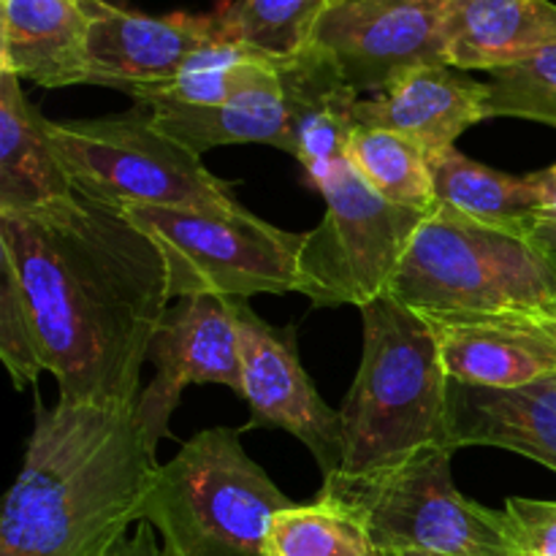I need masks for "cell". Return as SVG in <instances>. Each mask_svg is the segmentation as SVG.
Wrapping results in <instances>:
<instances>
[{
    "label": "cell",
    "instance_id": "36",
    "mask_svg": "<svg viewBox=\"0 0 556 556\" xmlns=\"http://www.w3.org/2000/svg\"><path fill=\"white\" fill-rule=\"evenodd\" d=\"M334 3H337V0H334Z\"/></svg>",
    "mask_w": 556,
    "mask_h": 556
},
{
    "label": "cell",
    "instance_id": "15",
    "mask_svg": "<svg viewBox=\"0 0 556 556\" xmlns=\"http://www.w3.org/2000/svg\"><path fill=\"white\" fill-rule=\"evenodd\" d=\"M353 117L356 125L396 130L438 157L454 150L467 128L489 119V87L454 65H421L375 98H358Z\"/></svg>",
    "mask_w": 556,
    "mask_h": 556
},
{
    "label": "cell",
    "instance_id": "19",
    "mask_svg": "<svg viewBox=\"0 0 556 556\" xmlns=\"http://www.w3.org/2000/svg\"><path fill=\"white\" fill-rule=\"evenodd\" d=\"M291 106L296 157L315 190L345 163V147L356 128L358 92L348 85L320 49L277 65Z\"/></svg>",
    "mask_w": 556,
    "mask_h": 556
},
{
    "label": "cell",
    "instance_id": "7",
    "mask_svg": "<svg viewBox=\"0 0 556 556\" xmlns=\"http://www.w3.org/2000/svg\"><path fill=\"white\" fill-rule=\"evenodd\" d=\"M451 456L429 448L362 481L329 478L324 489L364 516L383 556H521L508 514L456 489Z\"/></svg>",
    "mask_w": 556,
    "mask_h": 556
},
{
    "label": "cell",
    "instance_id": "30",
    "mask_svg": "<svg viewBox=\"0 0 556 556\" xmlns=\"http://www.w3.org/2000/svg\"><path fill=\"white\" fill-rule=\"evenodd\" d=\"M103 556H163L161 538H157L155 527L150 521H139L134 532H128L112 552Z\"/></svg>",
    "mask_w": 556,
    "mask_h": 556
},
{
    "label": "cell",
    "instance_id": "6",
    "mask_svg": "<svg viewBox=\"0 0 556 556\" xmlns=\"http://www.w3.org/2000/svg\"><path fill=\"white\" fill-rule=\"evenodd\" d=\"M49 139L76 193L98 204L228 210L237 206L233 182L215 177L152 119L147 103L92 119H47Z\"/></svg>",
    "mask_w": 556,
    "mask_h": 556
},
{
    "label": "cell",
    "instance_id": "2",
    "mask_svg": "<svg viewBox=\"0 0 556 556\" xmlns=\"http://www.w3.org/2000/svg\"><path fill=\"white\" fill-rule=\"evenodd\" d=\"M134 407H43L0 516V556H103L144 521L157 470Z\"/></svg>",
    "mask_w": 556,
    "mask_h": 556
},
{
    "label": "cell",
    "instance_id": "22",
    "mask_svg": "<svg viewBox=\"0 0 556 556\" xmlns=\"http://www.w3.org/2000/svg\"><path fill=\"white\" fill-rule=\"evenodd\" d=\"M434 204H443L459 215L478 223L503 228H535L538 223V190L532 174L497 172L448 150L432 157Z\"/></svg>",
    "mask_w": 556,
    "mask_h": 556
},
{
    "label": "cell",
    "instance_id": "20",
    "mask_svg": "<svg viewBox=\"0 0 556 556\" xmlns=\"http://www.w3.org/2000/svg\"><path fill=\"white\" fill-rule=\"evenodd\" d=\"M556 43L552 0H448L445 52L459 71H497Z\"/></svg>",
    "mask_w": 556,
    "mask_h": 556
},
{
    "label": "cell",
    "instance_id": "8",
    "mask_svg": "<svg viewBox=\"0 0 556 556\" xmlns=\"http://www.w3.org/2000/svg\"><path fill=\"white\" fill-rule=\"evenodd\" d=\"M161 248L174 299L217 293L250 299L255 293L299 291L304 233L282 231L242 204L228 210H119Z\"/></svg>",
    "mask_w": 556,
    "mask_h": 556
},
{
    "label": "cell",
    "instance_id": "17",
    "mask_svg": "<svg viewBox=\"0 0 556 556\" xmlns=\"http://www.w3.org/2000/svg\"><path fill=\"white\" fill-rule=\"evenodd\" d=\"M492 445L556 472V375L519 389H448V451Z\"/></svg>",
    "mask_w": 556,
    "mask_h": 556
},
{
    "label": "cell",
    "instance_id": "26",
    "mask_svg": "<svg viewBox=\"0 0 556 556\" xmlns=\"http://www.w3.org/2000/svg\"><path fill=\"white\" fill-rule=\"evenodd\" d=\"M261 58L248 47L226 38H212L195 49L172 85L152 92L139 103H182V106H220L231 98L239 71L248 60Z\"/></svg>",
    "mask_w": 556,
    "mask_h": 556
},
{
    "label": "cell",
    "instance_id": "16",
    "mask_svg": "<svg viewBox=\"0 0 556 556\" xmlns=\"http://www.w3.org/2000/svg\"><path fill=\"white\" fill-rule=\"evenodd\" d=\"M163 134L190 152L226 144H269L293 155L291 106L280 68L266 58H253L239 71L231 98L220 106H182V103H147Z\"/></svg>",
    "mask_w": 556,
    "mask_h": 556
},
{
    "label": "cell",
    "instance_id": "14",
    "mask_svg": "<svg viewBox=\"0 0 556 556\" xmlns=\"http://www.w3.org/2000/svg\"><path fill=\"white\" fill-rule=\"evenodd\" d=\"M445 372L478 389H519L556 375V313L424 315Z\"/></svg>",
    "mask_w": 556,
    "mask_h": 556
},
{
    "label": "cell",
    "instance_id": "27",
    "mask_svg": "<svg viewBox=\"0 0 556 556\" xmlns=\"http://www.w3.org/2000/svg\"><path fill=\"white\" fill-rule=\"evenodd\" d=\"M489 119L519 117L556 128V43L508 65L489 71Z\"/></svg>",
    "mask_w": 556,
    "mask_h": 556
},
{
    "label": "cell",
    "instance_id": "33",
    "mask_svg": "<svg viewBox=\"0 0 556 556\" xmlns=\"http://www.w3.org/2000/svg\"><path fill=\"white\" fill-rule=\"evenodd\" d=\"M103 3H112V5H119V3H123V0H103Z\"/></svg>",
    "mask_w": 556,
    "mask_h": 556
},
{
    "label": "cell",
    "instance_id": "4",
    "mask_svg": "<svg viewBox=\"0 0 556 556\" xmlns=\"http://www.w3.org/2000/svg\"><path fill=\"white\" fill-rule=\"evenodd\" d=\"M391 296L421 315L556 313V253L532 228L489 226L434 204Z\"/></svg>",
    "mask_w": 556,
    "mask_h": 556
},
{
    "label": "cell",
    "instance_id": "34",
    "mask_svg": "<svg viewBox=\"0 0 556 556\" xmlns=\"http://www.w3.org/2000/svg\"><path fill=\"white\" fill-rule=\"evenodd\" d=\"M71 3H85V0H71Z\"/></svg>",
    "mask_w": 556,
    "mask_h": 556
},
{
    "label": "cell",
    "instance_id": "32",
    "mask_svg": "<svg viewBox=\"0 0 556 556\" xmlns=\"http://www.w3.org/2000/svg\"><path fill=\"white\" fill-rule=\"evenodd\" d=\"M532 231H535V237L541 239L548 250H554L556 253V223H535Z\"/></svg>",
    "mask_w": 556,
    "mask_h": 556
},
{
    "label": "cell",
    "instance_id": "25",
    "mask_svg": "<svg viewBox=\"0 0 556 556\" xmlns=\"http://www.w3.org/2000/svg\"><path fill=\"white\" fill-rule=\"evenodd\" d=\"M345 157L364 182L391 204L424 212L434 206L432 157L407 136L356 125L348 139Z\"/></svg>",
    "mask_w": 556,
    "mask_h": 556
},
{
    "label": "cell",
    "instance_id": "5",
    "mask_svg": "<svg viewBox=\"0 0 556 556\" xmlns=\"http://www.w3.org/2000/svg\"><path fill=\"white\" fill-rule=\"evenodd\" d=\"M293 500L248 456L239 429H204L161 465L144 521L163 556H264L271 519Z\"/></svg>",
    "mask_w": 556,
    "mask_h": 556
},
{
    "label": "cell",
    "instance_id": "31",
    "mask_svg": "<svg viewBox=\"0 0 556 556\" xmlns=\"http://www.w3.org/2000/svg\"><path fill=\"white\" fill-rule=\"evenodd\" d=\"M538 190V223H556V163L532 174Z\"/></svg>",
    "mask_w": 556,
    "mask_h": 556
},
{
    "label": "cell",
    "instance_id": "18",
    "mask_svg": "<svg viewBox=\"0 0 556 556\" xmlns=\"http://www.w3.org/2000/svg\"><path fill=\"white\" fill-rule=\"evenodd\" d=\"M0 71L33 85H90V16L71 0H0Z\"/></svg>",
    "mask_w": 556,
    "mask_h": 556
},
{
    "label": "cell",
    "instance_id": "13",
    "mask_svg": "<svg viewBox=\"0 0 556 556\" xmlns=\"http://www.w3.org/2000/svg\"><path fill=\"white\" fill-rule=\"evenodd\" d=\"M81 5L90 16V85L128 92L136 103L172 85L195 49L220 38L217 14L147 16L103 0Z\"/></svg>",
    "mask_w": 556,
    "mask_h": 556
},
{
    "label": "cell",
    "instance_id": "35",
    "mask_svg": "<svg viewBox=\"0 0 556 556\" xmlns=\"http://www.w3.org/2000/svg\"><path fill=\"white\" fill-rule=\"evenodd\" d=\"M410 556H427V554H410Z\"/></svg>",
    "mask_w": 556,
    "mask_h": 556
},
{
    "label": "cell",
    "instance_id": "10",
    "mask_svg": "<svg viewBox=\"0 0 556 556\" xmlns=\"http://www.w3.org/2000/svg\"><path fill=\"white\" fill-rule=\"evenodd\" d=\"M448 0H337L318 22L313 47L362 92H383L421 65H448Z\"/></svg>",
    "mask_w": 556,
    "mask_h": 556
},
{
    "label": "cell",
    "instance_id": "23",
    "mask_svg": "<svg viewBox=\"0 0 556 556\" xmlns=\"http://www.w3.org/2000/svg\"><path fill=\"white\" fill-rule=\"evenodd\" d=\"M264 556H383L364 516L340 494L320 489L318 500L293 505L271 519Z\"/></svg>",
    "mask_w": 556,
    "mask_h": 556
},
{
    "label": "cell",
    "instance_id": "21",
    "mask_svg": "<svg viewBox=\"0 0 556 556\" xmlns=\"http://www.w3.org/2000/svg\"><path fill=\"white\" fill-rule=\"evenodd\" d=\"M74 193L47 117L27 101L20 76L0 71V215L47 210Z\"/></svg>",
    "mask_w": 556,
    "mask_h": 556
},
{
    "label": "cell",
    "instance_id": "1",
    "mask_svg": "<svg viewBox=\"0 0 556 556\" xmlns=\"http://www.w3.org/2000/svg\"><path fill=\"white\" fill-rule=\"evenodd\" d=\"M0 271L25 299L60 400L139 402L172 291L161 248L125 212L74 193L47 210L0 215Z\"/></svg>",
    "mask_w": 556,
    "mask_h": 556
},
{
    "label": "cell",
    "instance_id": "12",
    "mask_svg": "<svg viewBox=\"0 0 556 556\" xmlns=\"http://www.w3.org/2000/svg\"><path fill=\"white\" fill-rule=\"evenodd\" d=\"M147 362L155 367V378L139 394L136 416L147 443L157 451L172 434V416L188 386L215 383L242 396L237 299L217 293L177 299L152 337Z\"/></svg>",
    "mask_w": 556,
    "mask_h": 556
},
{
    "label": "cell",
    "instance_id": "9",
    "mask_svg": "<svg viewBox=\"0 0 556 556\" xmlns=\"http://www.w3.org/2000/svg\"><path fill=\"white\" fill-rule=\"evenodd\" d=\"M326 212L304 233L299 293L313 307H367L389 296L402 258L429 212L396 206L375 193L345 157L318 188Z\"/></svg>",
    "mask_w": 556,
    "mask_h": 556
},
{
    "label": "cell",
    "instance_id": "3",
    "mask_svg": "<svg viewBox=\"0 0 556 556\" xmlns=\"http://www.w3.org/2000/svg\"><path fill=\"white\" fill-rule=\"evenodd\" d=\"M364 348L340 407L345 481L378 476L421 451L448 448V389L432 326L400 299L362 307Z\"/></svg>",
    "mask_w": 556,
    "mask_h": 556
},
{
    "label": "cell",
    "instance_id": "11",
    "mask_svg": "<svg viewBox=\"0 0 556 556\" xmlns=\"http://www.w3.org/2000/svg\"><path fill=\"white\" fill-rule=\"evenodd\" d=\"M239 351H242V400L250 407L248 429H282L293 434L318 462L324 481L340 476L342 418L326 405L299 358L296 326H271L248 299H237Z\"/></svg>",
    "mask_w": 556,
    "mask_h": 556
},
{
    "label": "cell",
    "instance_id": "24",
    "mask_svg": "<svg viewBox=\"0 0 556 556\" xmlns=\"http://www.w3.org/2000/svg\"><path fill=\"white\" fill-rule=\"evenodd\" d=\"M334 0H237L217 9V30L250 52L288 63L313 47L320 16Z\"/></svg>",
    "mask_w": 556,
    "mask_h": 556
},
{
    "label": "cell",
    "instance_id": "29",
    "mask_svg": "<svg viewBox=\"0 0 556 556\" xmlns=\"http://www.w3.org/2000/svg\"><path fill=\"white\" fill-rule=\"evenodd\" d=\"M505 514L521 556H556V503L510 497Z\"/></svg>",
    "mask_w": 556,
    "mask_h": 556
},
{
    "label": "cell",
    "instance_id": "28",
    "mask_svg": "<svg viewBox=\"0 0 556 556\" xmlns=\"http://www.w3.org/2000/svg\"><path fill=\"white\" fill-rule=\"evenodd\" d=\"M0 358L20 391L36 383L38 375L47 372L25 299L14 280L3 271H0Z\"/></svg>",
    "mask_w": 556,
    "mask_h": 556
}]
</instances>
